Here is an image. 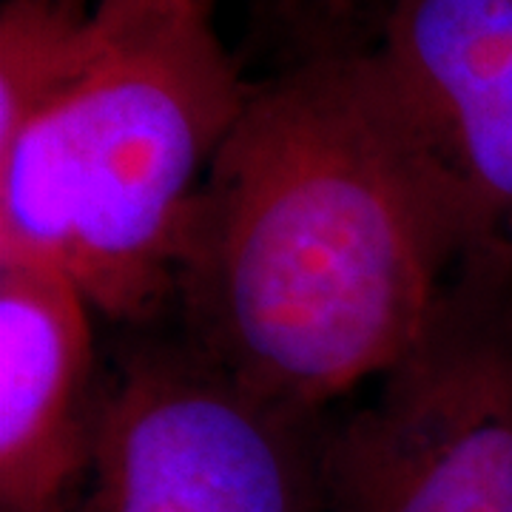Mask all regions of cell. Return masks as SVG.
Returning a JSON list of instances; mask_svg holds the SVG:
<instances>
[{
	"instance_id": "cell-9",
	"label": "cell",
	"mask_w": 512,
	"mask_h": 512,
	"mask_svg": "<svg viewBox=\"0 0 512 512\" xmlns=\"http://www.w3.org/2000/svg\"><path fill=\"white\" fill-rule=\"evenodd\" d=\"M202 3H205L208 9H217V3H220V0H202Z\"/></svg>"
},
{
	"instance_id": "cell-3",
	"label": "cell",
	"mask_w": 512,
	"mask_h": 512,
	"mask_svg": "<svg viewBox=\"0 0 512 512\" xmlns=\"http://www.w3.org/2000/svg\"><path fill=\"white\" fill-rule=\"evenodd\" d=\"M316 512H512V237L464 256L373 396L325 416Z\"/></svg>"
},
{
	"instance_id": "cell-2",
	"label": "cell",
	"mask_w": 512,
	"mask_h": 512,
	"mask_svg": "<svg viewBox=\"0 0 512 512\" xmlns=\"http://www.w3.org/2000/svg\"><path fill=\"white\" fill-rule=\"evenodd\" d=\"M251 86L202 0H92L72 63L0 143V259L52 265L128 330L157 325Z\"/></svg>"
},
{
	"instance_id": "cell-8",
	"label": "cell",
	"mask_w": 512,
	"mask_h": 512,
	"mask_svg": "<svg viewBox=\"0 0 512 512\" xmlns=\"http://www.w3.org/2000/svg\"><path fill=\"white\" fill-rule=\"evenodd\" d=\"M63 3H74V6H92V0H63Z\"/></svg>"
},
{
	"instance_id": "cell-7",
	"label": "cell",
	"mask_w": 512,
	"mask_h": 512,
	"mask_svg": "<svg viewBox=\"0 0 512 512\" xmlns=\"http://www.w3.org/2000/svg\"><path fill=\"white\" fill-rule=\"evenodd\" d=\"M396 0H251V49L274 69L367 52Z\"/></svg>"
},
{
	"instance_id": "cell-1",
	"label": "cell",
	"mask_w": 512,
	"mask_h": 512,
	"mask_svg": "<svg viewBox=\"0 0 512 512\" xmlns=\"http://www.w3.org/2000/svg\"><path fill=\"white\" fill-rule=\"evenodd\" d=\"M484 242L373 52L313 57L254 80L188 208L168 316L256 396L330 413Z\"/></svg>"
},
{
	"instance_id": "cell-6",
	"label": "cell",
	"mask_w": 512,
	"mask_h": 512,
	"mask_svg": "<svg viewBox=\"0 0 512 512\" xmlns=\"http://www.w3.org/2000/svg\"><path fill=\"white\" fill-rule=\"evenodd\" d=\"M370 52L478 234L512 237V0H396Z\"/></svg>"
},
{
	"instance_id": "cell-5",
	"label": "cell",
	"mask_w": 512,
	"mask_h": 512,
	"mask_svg": "<svg viewBox=\"0 0 512 512\" xmlns=\"http://www.w3.org/2000/svg\"><path fill=\"white\" fill-rule=\"evenodd\" d=\"M106 390L94 308L52 265L0 259V512H63Z\"/></svg>"
},
{
	"instance_id": "cell-4",
	"label": "cell",
	"mask_w": 512,
	"mask_h": 512,
	"mask_svg": "<svg viewBox=\"0 0 512 512\" xmlns=\"http://www.w3.org/2000/svg\"><path fill=\"white\" fill-rule=\"evenodd\" d=\"M154 328H131L106 370L92 464L63 512H316L328 413L268 402Z\"/></svg>"
}]
</instances>
